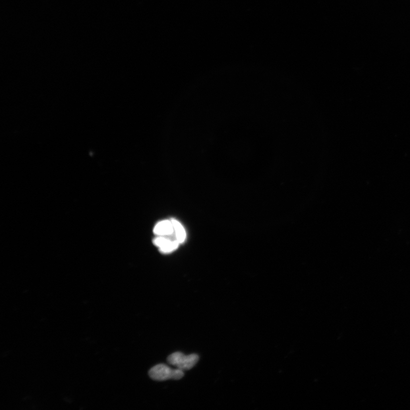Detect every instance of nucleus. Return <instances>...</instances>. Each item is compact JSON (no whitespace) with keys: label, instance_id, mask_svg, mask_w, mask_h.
Masks as SVG:
<instances>
[{"label":"nucleus","instance_id":"f03ea898","mask_svg":"<svg viewBox=\"0 0 410 410\" xmlns=\"http://www.w3.org/2000/svg\"><path fill=\"white\" fill-rule=\"evenodd\" d=\"M198 355L192 354L185 355L181 352L177 351L168 356V362L175 366L181 370H189L196 366L199 361Z\"/></svg>","mask_w":410,"mask_h":410},{"label":"nucleus","instance_id":"39448f33","mask_svg":"<svg viewBox=\"0 0 410 410\" xmlns=\"http://www.w3.org/2000/svg\"><path fill=\"white\" fill-rule=\"evenodd\" d=\"M174 229H175V234L176 238L180 244L183 243L186 241V232L183 225L175 219H171Z\"/></svg>","mask_w":410,"mask_h":410},{"label":"nucleus","instance_id":"7ed1b4c3","mask_svg":"<svg viewBox=\"0 0 410 410\" xmlns=\"http://www.w3.org/2000/svg\"><path fill=\"white\" fill-rule=\"evenodd\" d=\"M173 237H161L157 236L153 242L155 245L158 247L159 251L163 254H169L176 250L179 248L180 243Z\"/></svg>","mask_w":410,"mask_h":410},{"label":"nucleus","instance_id":"20e7f679","mask_svg":"<svg viewBox=\"0 0 410 410\" xmlns=\"http://www.w3.org/2000/svg\"><path fill=\"white\" fill-rule=\"evenodd\" d=\"M153 233L161 237H173V235H175L171 219V220L166 219L157 223L153 229Z\"/></svg>","mask_w":410,"mask_h":410},{"label":"nucleus","instance_id":"f257e3e1","mask_svg":"<svg viewBox=\"0 0 410 410\" xmlns=\"http://www.w3.org/2000/svg\"><path fill=\"white\" fill-rule=\"evenodd\" d=\"M149 375L151 379L156 381L179 380L184 377V371L179 368L173 369L165 364H159L151 368Z\"/></svg>","mask_w":410,"mask_h":410}]
</instances>
